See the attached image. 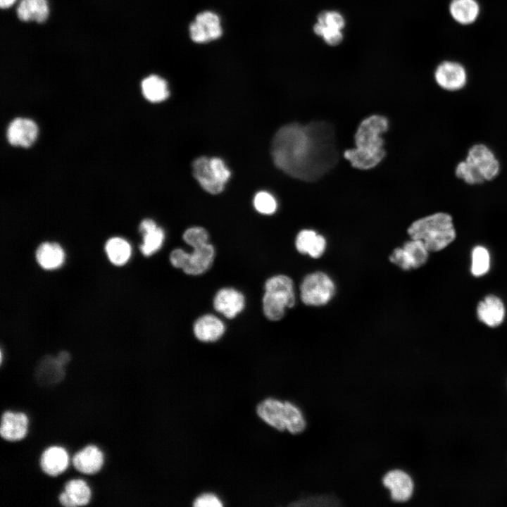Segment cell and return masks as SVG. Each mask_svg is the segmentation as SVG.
I'll use <instances>...</instances> for the list:
<instances>
[{
	"label": "cell",
	"instance_id": "d6a6232c",
	"mask_svg": "<svg viewBox=\"0 0 507 507\" xmlns=\"http://www.w3.org/2000/svg\"><path fill=\"white\" fill-rule=\"evenodd\" d=\"M182 238L185 243L194 247L208 243L209 235L204 228L192 227L184 231Z\"/></svg>",
	"mask_w": 507,
	"mask_h": 507
},
{
	"label": "cell",
	"instance_id": "74e56055",
	"mask_svg": "<svg viewBox=\"0 0 507 507\" xmlns=\"http://www.w3.org/2000/svg\"><path fill=\"white\" fill-rule=\"evenodd\" d=\"M157 227L156 223L151 219L143 220L139 227V232L143 234L146 231L154 229Z\"/></svg>",
	"mask_w": 507,
	"mask_h": 507
},
{
	"label": "cell",
	"instance_id": "30bf717a",
	"mask_svg": "<svg viewBox=\"0 0 507 507\" xmlns=\"http://www.w3.org/2000/svg\"><path fill=\"white\" fill-rule=\"evenodd\" d=\"M428 252L422 241L411 239L403 247L396 248L389 259L402 270H410L423 266L428 259Z\"/></svg>",
	"mask_w": 507,
	"mask_h": 507
},
{
	"label": "cell",
	"instance_id": "e0dca14e",
	"mask_svg": "<svg viewBox=\"0 0 507 507\" xmlns=\"http://www.w3.org/2000/svg\"><path fill=\"white\" fill-rule=\"evenodd\" d=\"M91 499V490L83 480H69L64 487V492L58 497L60 503L65 507L83 506L88 504Z\"/></svg>",
	"mask_w": 507,
	"mask_h": 507
},
{
	"label": "cell",
	"instance_id": "836d02e7",
	"mask_svg": "<svg viewBox=\"0 0 507 507\" xmlns=\"http://www.w3.org/2000/svg\"><path fill=\"white\" fill-rule=\"evenodd\" d=\"M313 31L331 46L338 45L343 40V34L341 30L326 27L316 23L313 26Z\"/></svg>",
	"mask_w": 507,
	"mask_h": 507
},
{
	"label": "cell",
	"instance_id": "ffe728a7",
	"mask_svg": "<svg viewBox=\"0 0 507 507\" xmlns=\"http://www.w3.org/2000/svg\"><path fill=\"white\" fill-rule=\"evenodd\" d=\"M478 319L489 327H495L501 324L505 316L502 301L495 295H488L481 301L477 308Z\"/></svg>",
	"mask_w": 507,
	"mask_h": 507
},
{
	"label": "cell",
	"instance_id": "2e32d148",
	"mask_svg": "<svg viewBox=\"0 0 507 507\" xmlns=\"http://www.w3.org/2000/svg\"><path fill=\"white\" fill-rule=\"evenodd\" d=\"M192 167L194 177L205 191L211 194H218L223 192L225 184L216 178L208 158H196L193 161Z\"/></svg>",
	"mask_w": 507,
	"mask_h": 507
},
{
	"label": "cell",
	"instance_id": "d6986e66",
	"mask_svg": "<svg viewBox=\"0 0 507 507\" xmlns=\"http://www.w3.org/2000/svg\"><path fill=\"white\" fill-rule=\"evenodd\" d=\"M73 464L77 471L83 474H95L103 466L104 455L96 446L88 445L74 455Z\"/></svg>",
	"mask_w": 507,
	"mask_h": 507
},
{
	"label": "cell",
	"instance_id": "d590c367",
	"mask_svg": "<svg viewBox=\"0 0 507 507\" xmlns=\"http://www.w3.org/2000/svg\"><path fill=\"white\" fill-rule=\"evenodd\" d=\"M223 505V501L218 496L208 492L198 495L192 502V506L194 507H222Z\"/></svg>",
	"mask_w": 507,
	"mask_h": 507
},
{
	"label": "cell",
	"instance_id": "4fadbf2b",
	"mask_svg": "<svg viewBox=\"0 0 507 507\" xmlns=\"http://www.w3.org/2000/svg\"><path fill=\"white\" fill-rule=\"evenodd\" d=\"M245 306L244 295L238 290L226 287L220 289L213 299V307L229 319L235 318Z\"/></svg>",
	"mask_w": 507,
	"mask_h": 507
},
{
	"label": "cell",
	"instance_id": "cb8c5ba5",
	"mask_svg": "<svg viewBox=\"0 0 507 507\" xmlns=\"http://www.w3.org/2000/svg\"><path fill=\"white\" fill-rule=\"evenodd\" d=\"M35 258L38 264L45 270H54L62 265L65 253L55 242H43L36 249Z\"/></svg>",
	"mask_w": 507,
	"mask_h": 507
},
{
	"label": "cell",
	"instance_id": "1f68e13d",
	"mask_svg": "<svg viewBox=\"0 0 507 507\" xmlns=\"http://www.w3.org/2000/svg\"><path fill=\"white\" fill-rule=\"evenodd\" d=\"M277 201L274 196L267 192H258L254 199V206L256 210L265 215H271L277 210Z\"/></svg>",
	"mask_w": 507,
	"mask_h": 507
},
{
	"label": "cell",
	"instance_id": "d4e9b609",
	"mask_svg": "<svg viewBox=\"0 0 507 507\" xmlns=\"http://www.w3.org/2000/svg\"><path fill=\"white\" fill-rule=\"evenodd\" d=\"M17 14L21 20L44 22L49 15L46 0H21L17 8Z\"/></svg>",
	"mask_w": 507,
	"mask_h": 507
},
{
	"label": "cell",
	"instance_id": "484cf974",
	"mask_svg": "<svg viewBox=\"0 0 507 507\" xmlns=\"http://www.w3.org/2000/svg\"><path fill=\"white\" fill-rule=\"evenodd\" d=\"M142 90L144 96L153 103L163 101L169 96L166 81L156 75H151L142 80Z\"/></svg>",
	"mask_w": 507,
	"mask_h": 507
},
{
	"label": "cell",
	"instance_id": "8992f818",
	"mask_svg": "<svg viewBox=\"0 0 507 507\" xmlns=\"http://www.w3.org/2000/svg\"><path fill=\"white\" fill-rule=\"evenodd\" d=\"M192 248L191 253L182 249L173 250L170 254V261L175 268H181L187 275H201L211 266L215 249L209 243Z\"/></svg>",
	"mask_w": 507,
	"mask_h": 507
},
{
	"label": "cell",
	"instance_id": "9c48e42d",
	"mask_svg": "<svg viewBox=\"0 0 507 507\" xmlns=\"http://www.w3.org/2000/svg\"><path fill=\"white\" fill-rule=\"evenodd\" d=\"M465 160L484 181H492L499 175L501 163L494 151L482 143L475 144L467 152Z\"/></svg>",
	"mask_w": 507,
	"mask_h": 507
},
{
	"label": "cell",
	"instance_id": "8d00e7d4",
	"mask_svg": "<svg viewBox=\"0 0 507 507\" xmlns=\"http://www.w3.org/2000/svg\"><path fill=\"white\" fill-rule=\"evenodd\" d=\"M209 161L210 165L216 178L220 182L225 184L231 176V173L229 168L226 166L224 161L220 158L212 157L209 158Z\"/></svg>",
	"mask_w": 507,
	"mask_h": 507
},
{
	"label": "cell",
	"instance_id": "7c38bea8",
	"mask_svg": "<svg viewBox=\"0 0 507 507\" xmlns=\"http://www.w3.org/2000/svg\"><path fill=\"white\" fill-rule=\"evenodd\" d=\"M382 482L390 491L393 501L404 502L409 500L413 494L414 484L411 477L406 472L395 469L386 473Z\"/></svg>",
	"mask_w": 507,
	"mask_h": 507
},
{
	"label": "cell",
	"instance_id": "3957f363",
	"mask_svg": "<svg viewBox=\"0 0 507 507\" xmlns=\"http://www.w3.org/2000/svg\"><path fill=\"white\" fill-rule=\"evenodd\" d=\"M411 239L423 242L429 251L446 248L456 238L452 217L444 212L435 213L416 220L408 228Z\"/></svg>",
	"mask_w": 507,
	"mask_h": 507
},
{
	"label": "cell",
	"instance_id": "e575fe53",
	"mask_svg": "<svg viewBox=\"0 0 507 507\" xmlns=\"http://www.w3.org/2000/svg\"><path fill=\"white\" fill-rule=\"evenodd\" d=\"M318 23L322 26L342 30L344 27V17L337 11H323L318 16Z\"/></svg>",
	"mask_w": 507,
	"mask_h": 507
},
{
	"label": "cell",
	"instance_id": "ab89813d",
	"mask_svg": "<svg viewBox=\"0 0 507 507\" xmlns=\"http://www.w3.org/2000/svg\"><path fill=\"white\" fill-rule=\"evenodd\" d=\"M15 0H0V6L2 8H6L11 6Z\"/></svg>",
	"mask_w": 507,
	"mask_h": 507
},
{
	"label": "cell",
	"instance_id": "4dcf8cb0",
	"mask_svg": "<svg viewBox=\"0 0 507 507\" xmlns=\"http://www.w3.org/2000/svg\"><path fill=\"white\" fill-rule=\"evenodd\" d=\"M456 176L469 185L483 184L484 180L465 159L458 162L455 168Z\"/></svg>",
	"mask_w": 507,
	"mask_h": 507
},
{
	"label": "cell",
	"instance_id": "ac0fdd59",
	"mask_svg": "<svg viewBox=\"0 0 507 507\" xmlns=\"http://www.w3.org/2000/svg\"><path fill=\"white\" fill-rule=\"evenodd\" d=\"M449 13L456 23L468 26L478 20L481 13V6L478 0H451Z\"/></svg>",
	"mask_w": 507,
	"mask_h": 507
},
{
	"label": "cell",
	"instance_id": "52a82bcc",
	"mask_svg": "<svg viewBox=\"0 0 507 507\" xmlns=\"http://www.w3.org/2000/svg\"><path fill=\"white\" fill-rule=\"evenodd\" d=\"M302 302L311 306L327 304L333 297L335 286L331 278L323 272L307 275L300 286Z\"/></svg>",
	"mask_w": 507,
	"mask_h": 507
},
{
	"label": "cell",
	"instance_id": "83f0119b",
	"mask_svg": "<svg viewBox=\"0 0 507 507\" xmlns=\"http://www.w3.org/2000/svg\"><path fill=\"white\" fill-rule=\"evenodd\" d=\"M106 253L109 261L115 265L125 264L131 256V246L121 237L109 239L105 246Z\"/></svg>",
	"mask_w": 507,
	"mask_h": 507
},
{
	"label": "cell",
	"instance_id": "8fae6325",
	"mask_svg": "<svg viewBox=\"0 0 507 507\" xmlns=\"http://www.w3.org/2000/svg\"><path fill=\"white\" fill-rule=\"evenodd\" d=\"M191 39L197 44L206 43L220 38L223 29L219 16L211 11L197 14L189 26Z\"/></svg>",
	"mask_w": 507,
	"mask_h": 507
},
{
	"label": "cell",
	"instance_id": "f546056e",
	"mask_svg": "<svg viewBox=\"0 0 507 507\" xmlns=\"http://www.w3.org/2000/svg\"><path fill=\"white\" fill-rule=\"evenodd\" d=\"M471 273L475 277L485 275L490 268V256L488 250L482 246L473 248L471 254Z\"/></svg>",
	"mask_w": 507,
	"mask_h": 507
},
{
	"label": "cell",
	"instance_id": "6da1fadb",
	"mask_svg": "<svg viewBox=\"0 0 507 507\" xmlns=\"http://www.w3.org/2000/svg\"><path fill=\"white\" fill-rule=\"evenodd\" d=\"M270 151L279 169L307 182L320 178L339 159L334 129L323 121L281 127L273 138Z\"/></svg>",
	"mask_w": 507,
	"mask_h": 507
},
{
	"label": "cell",
	"instance_id": "ba28073f",
	"mask_svg": "<svg viewBox=\"0 0 507 507\" xmlns=\"http://www.w3.org/2000/svg\"><path fill=\"white\" fill-rule=\"evenodd\" d=\"M436 84L443 90L456 92L463 89L468 82V72L461 62L444 60L438 63L434 70Z\"/></svg>",
	"mask_w": 507,
	"mask_h": 507
},
{
	"label": "cell",
	"instance_id": "5b68a950",
	"mask_svg": "<svg viewBox=\"0 0 507 507\" xmlns=\"http://www.w3.org/2000/svg\"><path fill=\"white\" fill-rule=\"evenodd\" d=\"M296 302L292 280L287 275H278L268 279L265 283L263 310L270 320L282 318L286 308H292Z\"/></svg>",
	"mask_w": 507,
	"mask_h": 507
},
{
	"label": "cell",
	"instance_id": "603a6c76",
	"mask_svg": "<svg viewBox=\"0 0 507 507\" xmlns=\"http://www.w3.org/2000/svg\"><path fill=\"white\" fill-rule=\"evenodd\" d=\"M295 246L299 253L318 258L325 252L326 240L312 230H303L296 236Z\"/></svg>",
	"mask_w": 507,
	"mask_h": 507
},
{
	"label": "cell",
	"instance_id": "277c9868",
	"mask_svg": "<svg viewBox=\"0 0 507 507\" xmlns=\"http://www.w3.org/2000/svg\"><path fill=\"white\" fill-rule=\"evenodd\" d=\"M256 413L261 420L280 432L287 430L292 434H299L306 427L302 411L290 401L268 397L257 404Z\"/></svg>",
	"mask_w": 507,
	"mask_h": 507
},
{
	"label": "cell",
	"instance_id": "5bb4252c",
	"mask_svg": "<svg viewBox=\"0 0 507 507\" xmlns=\"http://www.w3.org/2000/svg\"><path fill=\"white\" fill-rule=\"evenodd\" d=\"M38 129L34 121L27 118H17L9 124L6 137L14 146L29 147L37 138Z\"/></svg>",
	"mask_w": 507,
	"mask_h": 507
},
{
	"label": "cell",
	"instance_id": "9a60e30c",
	"mask_svg": "<svg viewBox=\"0 0 507 507\" xmlns=\"http://www.w3.org/2000/svg\"><path fill=\"white\" fill-rule=\"evenodd\" d=\"M28 418L22 412L6 411L1 420L0 434L5 440L15 442L23 439L27 433Z\"/></svg>",
	"mask_w": 507,
	"mask_h": 507
},
{
	"label": "cell",
	"instance_id": "44dd1931",
	"mask_svg": "<svg viewBox=\"0 0 507 507\" xmlns=\"http://www.w3.org/2000/svg\"><path fill=\"white\" fill-rule=\"evenodd\" d=\"M225 327L218 317L206 314L199 318L193 326L194 334L197 339L204 342L218 340L224 334Z\"/></svg>",
	"mask_w": 507,
	"mask_h": 507
},
{
	"label": "cell",
	"instance_id": "4316f807",
	"mask_svg": "<svg viewBox=\"0 0 507 507\" xmlns=\"http://www.w3.org/2000/svg\"><path fill=\"white\" fill-rule=\"evenodd\" d=\"M36 371L40 382L47 384L58 382L64 375L63 365L56 357L51 356H44L39 361Z\"/></svg>",
	"mask_w": 507,
	"mask_h": 507
},
{
	"label": "cell",
	"instance_id": "f1b7e54d",
	"mask_svg": "<svg viewBox=\"0 0 507 507\" xmlns=\"http://www.w3.org/2000/svg\"><path fill=\"white\" fill-rule=\"evenodd\" d=\"M142 234L143 243L139 248L144 256H151L161 248L165 238L164 231L162 228L157 226Z\"/></svg>",
	"mask_w": 507,
	"mask_h": 507
},
{
	"label": "cell",
	"instance_id": "7a4b0ae2",
	"mask_svg": "<svg viewBox=\"0 0 507 507\" xmlns=\"http://www.w3.org/2000/svg\"><path fill=\"white\" fill-rule=\"evenodd\" d=\"M387 118L372 115L361 121L355 134L356 148L347 149L344 156L353 168L368 170L384 158V141L381 135L388 130Z\"/></svg>",
	"mask_w": 507,
	"mask_h": 507
},
{
	"label": "cell",
	"instance_id": "7402d4cb",
	"mask_svg": "<svg viewBox=\"0 0 507 507\" xmlns=\"http://www.w3.org/2000/svg\"><path fill=\"white\" fill-rule=\"evenodd\" d=\"M68 461V454L65 449L58 446H52L46 449L42 453L40 467L46 475L56 477L67 469Z\"/></svg>",
	"mask_w": 507,
	"mask_h": 507
},
{
	"label": "cell",
	"instance_id": "f35d334b",
	"mask_svg": "<svg viewBox=\"0 0 507 507\" xmlns=\"http://www.w3.org/2000/svg\"><path fill=\"white\" fill-rule=\"evenodd\" d=\"M56 358L58 362L64 366L70 360V356L67 351H63L58 353Z\"/></svg>",
	"mask_w": 507,
	"mask_h": 507
}]
</instances>
